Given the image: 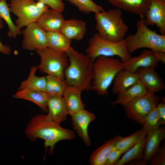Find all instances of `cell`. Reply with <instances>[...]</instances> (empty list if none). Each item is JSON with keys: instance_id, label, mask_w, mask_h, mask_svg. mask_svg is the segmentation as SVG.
I'll return each mask as SVG.
<instances>
[{"instance_id": "6da1fadb", "label": "cell", "mask_w": 165, "mask_h": 165, "mask_svg": "<svg viewBox=\"0 0 165 165\" xmlns=\"http://www.w3.org/2000/svg\"><path fill=\"white\" fill-rule=\"evenodd\" d=\"M27 137L31 141L38 138L44 140L46 148H49L50 154L53 153L55 145L62 140H71L75 137V131L64 128L60 124L50 119L46 115L40 114L32 117L25 130Z\"/></svg>"}, {"instance_id": "7a4b0ae2", "label": "cell", "mask_w": 165, "mask_h": 165, "mask_svg": "<svg viewBox=\"0 0 165 165\" xmlns=\"http://www.w3.org/2000/svg\"><path fill=\"white\" fill-rule=\"evenodd\" d=\"M65 53L69 62L64 73L67 85L82 91L92 90L94 62L87 54L78 52L71 46Z\"/></svg>"}, {"instance_id": "3957f363", "label": "cell", "mask_w": 165, "mask_h": 165, "mask_svg": "<svg viewBox=\"0 0 165 165\" xmlns=\"http://www.w3.org/2000/svg\"><path fill=\"white\" fill-rule=\"evenodd\" d=\"M121 10L116 8L95 13V29L102 38L119 42L124 39L129 28L122 17Z\"/></svg>"}, {"instance_id": "277c9868", "label": "cell", "mask_w": 165, "mask_h": 165, "mask_svg": "<svg viewBox=\"0 0 165 165\" xmlns=\"http://www.w3.org/2000/svg\"><path fill=\"white\" fill-rule=\"evenodd\" d=\"M123 69L119 59L99 56L94 62L92 90L99 95L107 96L108 89L117 73Z\"/></svg>"}, {"instance_id": "5b68a950", "label": "cell", "mask_w": 165, "mask_h": 165, "mask_svg": "<svg viewBox=\"0 0 165 165\" xmlns=\"http://www.w3.org/2000/svg\"><path fill=\"white\" fill-rule=\"evenodd\" d=\"M136 31L125 38L127 47L130 53L141 48H148L152 51L165 52V35H160L150 29L145 24L144 18L136 24Z\"/></svg>"}, {"instance_id": "8992f818", "label": "cell", "mask_w": 165, "mask_h": 165, "mask_svg": "<svg viewBox=\"0 0 165 165\" xmlns=\"http://www.w3.org/2000/svg\"><path fill=\"white\" fill-rule=\"evenodd\" d=\"M88 43L85 52L94 62L99 56H118L123 63L131 57L125 38L120 42H114L104 38L96 33L90 39Z\"/></svg>"}, {"instance_id": "52a82bcc", "label": "cell", "mask_w": 165, "mask_h": 165, "mask_svg": "<svg viewBox=\"0 0 165 165\" xmlns=\"http://www.w3.org/2000/svg\"><path fill=\"white\" fill-rule=\"evenodd\" d=\"M8 5L10 12L17 16L15 24L20 28L36 22L49 7L42 2H36L35 0H10Z\"/></svg>"}, {"instance_id": "ba28073f", "label": "cell", "mask_w": 165, "mask_h": 165, "mask_svg": "<svg viewBox=\"0 0 165 165\" xmlns=\"http://www.w3.org/2000/svg\"><path fill=\"white\" fill-rule=\"evenodd\" d=\"M36 51L40 57L37 68L41 72L64 80L65 72L68 64L66 53L55 51L48 47Z\"/></svg>"}, {"instance_id": "9c48e42d", "label": "cell", "mask_w": 165, "mask_h": 165, "mask_svg": "<svg viewBox=\"0 0 165 165\" xmlns=\"http://www.w3.org/2000/svg\"><path fill=\"white\" fill-rule=\"evenodd\" d=\"M160 99L155 93L148 92L124 106L126 115L128 118L143 126L147 116L156 107Z\"/></svg>"}, {"instance_id": "30bf717a", "label": "cell", "mask_w": 165, "mask_h": 165, "mask_svg": "<svg viewBox=\"0 0 165 165\" xmlns=\"http://www.w3.org/2000/svg\"><path fill=\"white\" fill-rule=\"evenodd\" d=\"M23 49L30 50H39L47 47L46 31L36 22L29 24L22 31Z\"/></svg>"}, {"instance_id": "8fae6325", "label": "cell", "mask_w": 165, "mask_h": 165, "mask_svg": "<svg viewBox=\"0 0 165 165\" xmlns=\"http://www.w3.org/2000/svg\"><path fill=\"white\" fill-rule=\"evenodd\" d=\"M147 25H156L162 35H165V2L151 0L148 10L144 16Z\"/></svg>"}, {"instance_id": "7c38bea8", "label": "cell", "mask_w": 165, "mask_h": 165, "mask_svg": "<svg viewBox=\"0 0 165 165\" xmlns=\"http://www.w3.org/2000/svg\"><path fill=\"white\" fill-rule=\"evenodd\" d=\"M71 116L74 128L86 145L90 146L91 142L88 134V127L90 123L95 119V115L84 109L75 113Z\"/></svg>"}, {"instance_id": "4fadbf2b", "label": "cell", "mask_w": 165, "mask_h": 165, "mask_svg": "<svg viewBox=\"0 0 165 165\" xmlns=\"http://www.w3.org/2000/svg\"><path fill=\"white\" fill-rule=\"evenodd\" d=\"M159 61L153 51L151 50H144L137 57H130L128 61L122 62L123 68L133 72H136L139 68H156Z\"/></svg>"}, {"instance_id": "5bb4252c", "label": "cell", "mask_w": 165, "mask_h": 165, "mask_svg": "<svg viewBox=\"0 0 165 165\" xmlns=\"http://www.w3.org/2000/svg\"><path fill=\"white\" fill-rule=\"evenodd\" d=\"M62 13L53 9H48L41 14L36 22L46 31L61 32L65 21Z\"/></svg>"}, {"instance_id": "9a60e30c", "label": "cell", "mask_w": 165, "mask_h": 165, "mask_svg": "<svg viewBox=\"0 0 165 165\" xmlns=\"http://www.w3.org/2000/svg\"><path fill=\"white\" fill-rule=\"evenodd\" d=\"M136 72L138 75L139 80L148 92L155 94L164 89V83L155 68H139Z\"/></svg>"}, {"instance_id": "2e32d148", "label": "cell", "mask_w": 165, "mask_h": 165, "mask_svg": "<svg viewBox=\"0 0 165 165\" xmlns=\"http://www.w3.org/2000/svg\"><path fill=\"white\" fill-rule=\"evenodd\" d=\"M47 106L46 115L50 119L59 124L66 119L68 113L63 96H49Z\"/></svg>"}, {"instance_id": "e0dca14e", "label": "cell", "mask_w": 165, "mask_h": 165, "mask_svg": "<svg viewBox=\"0 0 165 165\" xmlns=\"http://www.w3.org/2000/svg\"><path fill=\"white\" fill-rule=\"evenodd\" d=\"M112 6L121 10L144 18L150 6L151 0H108Z\"/></svg>"}, {"instance_id": "ac0fdd59", "label": "cell", "mask_w": 165, "mask_h": 165, "mask_svg": "<svg viewBox=\"0 0 165 165\" xmlns=\"http://www.w3.org/2000/svg\"><path fill=\"white\" fill-rule=\"evenodd\" d=\"M146 136L143 159L148 163L150 159L160 147V143L165 138V127L148 132Z\"/></svg>"}, {"instance_id": "d6986e66", "label": "cell", "mask_w": 165, "mask_h": 165, "mask_svg": "<svg viewBox=\"0 0 165 165\" xmlns=\"http://www.w3.org/2000/svg\"><path fill=\"white\" fill-rule=\"evenodd\" d=\"M139 81L137 73L123 69L116 75L113 80L112 92L114 94L122 92Z\"/></svg>"}, {"instance_id": "ffe728a7", "label": "cell", "mask_w": 165, "mask_h": 165, "mask_svg": "<svg viewBox=\"0 0 165 165\" xmlns=\"http://www.w3.org/2000/svg\"><path fill=\"white\" fill-rule=\"evenodd\" d=\"M86 24L85 21L76 19L65 20L61 32L71 40H80L86 33Z\"/></svg>"}, {"instance_id": "44dd1931", "label": "cell", "mask_w": 165, "mask_h": 165, "mask_svg": "<svg viewBox=\"0 0 165 165\" xmlns=\"http://www.w3.org/2000/svg\"><path fill=\"white\" fill-rule=\"evenodd\" d=\"M12 97L16 99L31 101L38 106L43 111L48 112L47 104L49 96L45 92L24 88L18 90Z\"/></svg>"}, {"instance_id": "7402d4cb", "label": "cell", "mask_w": 165, "mask_h": 165, "mask_svg": "<svg viewBox=\"0 0 165 165\" xmlns=\"http://www.w3.org/2000/svg\"><path fill=\"white\" fill-rule=\"evenodd\" d=\"M123 137L116 135L105 142L96 149L91 155L89 163L91 165H104L110 152L115 147L118 142Z\"/></svg>"}, {"instance_id": "603a6c76", "label": "cell", "mask_w": 165, "mask_h": 165, "mask_svg": "<svg viewBox=\"0 0 165 165\" xmlns=\"http://www.w3.org/2000/svg\"><path fill=\"white\" fill-rule=\"evenodd\" d=\"M82 91L74 87L67 85L63 96L65 101L68 113L71 116L84 109L85 105L81 98Z\"/></svg>"}, {"instance_id": "cb8c5ba5", "label": "cell", "mask_w": 165, "mask_h": 165, "mask_svg": "<svg viewBox=\"0 0 165 165\" xmlns=\"http://www.w3.org/2000/svg\"><path fill=\"white\" fill-rule=\"evenodd\" d=\"M148 91L139 80L124 91L117 94V99L111 103L112 105L120 104L123 106L132 100L146 94Z\"/></svg>"}, {"instance_id": "d4e9b609", "label": "cell", "mask_w": 165, "mask_h": 165, "mask_svg": "<svg viewBox=\"0 0 165 165\" xmlns=\"http://www.w3.org/2000/svg\"><path fill=\"white\" fill-rule=\"evenodd\" d=\"M47 47L58 52H65L71 46L72 40L61 32L46 31Z\"/></svg>"}, {"instance_id": "484cf974", "label": "cell", "mask_w": 165, "mask_h": 165, "mask_svg": "<svg viewBox=\"0 0 165 165\" xmlns=\"http://www.w3.org/2000/svg\"><path fill=\"white\" fill-rule=\"evenodd\" d=\"M37 69V67L36 66L31 67L28 78L21 82L18 90L28 88L32 90L46 92V77L36 76L35 73Z\"/></svg>"}, {"instance_id": "4316f807", "label": "cell", "mask_w": 165, "mask_h": 165, "mask_svg": "<svg viewBox=\"0 0 165 165\" xmlns=\"http://www.w3.org/2000/svg\"><path fill=\"white\" fill-rule=\"evenodd\" d=\"M147 132L144 127L126 137H122L117 143L115 148L125 152L146 137Z\"/></svg>"}, {"instance_id": "83f0119b", "label": "cell", "mask_w": 165, "mask_h": 165, "mask_svg": "<svg viewBox=\"0 0 165 165\" xmlns=\"http://www.w3.org/2000/svg\"><path fill=\"white\" fill-rule=\"evenodd\" d=\"M145 140L146 137L128 150L114 165H123L133 160L143 159Z\"/></svg>"}, {"instance_id": "f1b7e54d", "label": "cell", "mask_w": 165, "mask_h": 165, "mask_svg": "<svg viewBox=\"0 0 165 165\" xmlns=\"http://www.w3.org/2000/svg\"><path fill=\"white\" fill-rule=\"evenodd\" d=\"M10 9L6 0H0V17L3 19L8 25L7 34L8 36L15 38L21 33V29L13 22L10 15Z\"/></svg>"}, {"instance_id": "f546056e", "label": "cell", "mask_w": 165, "mask_h": 165, "mask_svg": "<svg viewBox=\"0 0 165 165\" xmlns=\"http://www.w3.org/2000/svg\"><path fill=\"white\" fill-rule=\"evenodd\" d=\"M46 78V92L49 96H63L67 86L64 80L49 75Z\"/></svg>"}, {"instance_id": "4dcf8cb0", "label": "cell", "mask_w": 165, "mask_h": 165, "mask_svg": "<svg viewBox=\"0 0 165 165\" xmlns=\"http://www.w3.org/2000/svg\"><path fill=\"white\" fill-rule=\"evenodd\" d=\"M75 5L79 11L86 14L95 13L105 10L103 7L98 5L92 0H66Z\"/></svg>"}, {"instance_id": "1f68e13d", "label": "cell", "mask_w": 165, "mask_h": 165, "mask_svg": "<svg viewBox=\"0 0 165 165\" xmlns=\"http://www.w3.org/2000/svg\"><path fill=\"white\" fill-rule=\"evenodd\" d=\"M165 123V121L161 118L156 107L147 116L142 126L147 132L157 129Z\"/></svg>"}, {"instance_id": "d6a6232c", "label": "cell", "mask_w": 165, "mask_h": 165, "mask_svg": "<svg viewBox=\"0 0 165 165\" xmlns=\"http://www.w3.org/2000/svg\"><path fill=\"white\" fill-rule=\"evenodd\" d=\"M150 165H165V144L160 146L158 149L149 160Z\"/></svg>"}, {"instance_id": "836d02e7", "label": "cell", "mask_w": 165, "mask_h": 165, "mask_svg": "<svg viewBox=\"0 0 165 165\" xmlns=\"http://www.w3.org/2000/svg\"><path fill=\"white\" fill-rule=\"evenodd\" d=\"M124 152L115 147L110 152L105 161L104 165H114Z\"/></svg>"}, {"instance_id": "e575fe53", "label": "cell", "mask_w": 165, "mask_h": 165, "mask_svg": "<svg viewBox=\"0 0 165 165\" xmlns=\"http://www.w3.org/2000/svg\"><path fill=\"white\" fill-rule=\"evenodd\" d=\"M47 5L51 8L63 12L65 5L62 0H37Z\"/></svg>"}, {"instance_id": "d590c367", "label": "cell", "mask_w": 165, "mask_h": 165, "mask_svg": "<svg viewBox=\"0 0 165 165\" xmlns=\"http://www.w3.org/2000/svg\"><path fill=\"white\" fill-rule=\"evenodd\" d=\"M161 118L165 121V104L163 102H159L156 106Z\"/></svg>"}, {"instance_id": "8d00e7d4", "label": "cell", "mask_w": 165, "mask_h": 165, "mask_svg": "<svg viewBox=\"0 0 165 165\" xmlns=\"http://www.w3.org/2000/svg\"><path fill=\"white\" fill-rule=\"evenodd\" d=\"M154 54L159 62L165 64V52L161 51H153Z\"/></svg>"}, {"instance_id": "74e56055", "label": "cell", "mask_w": 165, "mask_h": 165, "mask_svg": "<svg viewBox=\"0 0 165 165\" xmlns=\"http://www.w3.org/2000/svg\"><path fill=\"white\" fill-rule=\"evenodd\" d=\"M0 52L3 54L9 55L11 53V49L9 46L3 44L0 41Z\"/></svg>"}, {"instance_id": "f35d334b", "label": "cell", "mask_w": 165, "mask_h": 165, "mask_svg": "<svg viewBox=\"0 0 165 165\" xmlns=\"http://www.w3.org/2000/svg\"><path fill=\"white\" fill-rule=\"evenodd\" d=\"M128 163L129 165H145L148 163L143 159L133 160Z\"/></svg>"}, {"instance_id": "ab89813d", "label": "cell", "mask_w": 165, "mask_h": 165, "mask_svg": "<svg viewBox=\"0 0 165 165\" xmlns=\"http://www.w3.org/2000/svg\"><path fill=\"white\" fill-rule=\"evenodd\" d=\"M4 26L2 18L0 17V29Z\"/></svg>"}, {"instance_id": "60d3db41", "label": "cell", "mask_w": 165, "mask_h": 165, "mask_svg": "<svg viewBox=\"0 0 165 165\" xmlns=\"http://www.w3.org/2000/svg\"><path fill=\"white\" fill-rule=\"evenodd\" d=\"M160 0L164 2H165V0Z\"/></svg>"}]
</instances>
